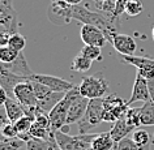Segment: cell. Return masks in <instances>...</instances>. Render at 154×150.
I'll return each mask as SVG.
<instances>
[{"label":"cell","instance_id":"6da1fadb","mask_svg":"<svg viewBox=\"0 0 154 150\" xmlns=\"http://www.w3.org/2000/svg\"><path fill=\"white\" fill-rule=\"evenodd\" d=\"M52 133L56 144L61 150H93L91 142L97 136V133H84L71 136L61 130H54Z\"/></svg>","mask_w":154,"mask_h":150},{"label":"cell","instance_id":"7a4b0ae2","mask_svg":"<svg viewBox=\"0 0 154 150\" xmlns=\"http://www.w3.org/2000/svg\"><path fill=\"white\" fill-rule=\"evenodd\" d=\"M80 94L88 99L103 98L109 91V82L103 72H97L91 76L84 77L79 85Z\"/></svg>","mask_w":154,"mask_h":150},{"label":"cell","instance_id":"3957f363","mask_svg":"<svg viewBox=\"0 0 154 150\" xmlns=\"http://www.w3.org/2000/svg\"><path fill=\"white\" fill-rule=\"evenodd\" d=\"M79 94H80L79 86H75L72 90H69L68 93L65 94V97L61 99L51 111H50L48 118H50V121H51V130L52 132L54 130H60L64 125H68L67 124V116H68L69 107H71L72 101Z\"/></svg>","mask_w":154,"mask_h":150},{"label":"cell","instance_id":"277c9868","mask_svg":"<svg viewBox=\"0 0 154 150\" xmlns=\"http://www.w3.org/2000/svg\"><path fill=\"white\" fill-rule=\"evenodd\" d=\"M103 111H105L103 98L90 99L84 118L77 123V125H79V134L89 133L94 127L101 124L103 121Z\"/></svg>","mask_w":154,"mask_h":150},{"label":"cell","instance_id":"5b68a950","mask_svg":"<svg viewBox=\"0 0 154 150\" xmlns=\"http://www.w3.org/2000/svg\"><path fill=\"white\" fill-rule=\"evenodd\" d=\"M17 33V12L12 0H0V32Z\"/></svg>","mask_w":154,"mask_h":150},{"label":"cell","instance_id":"8992f818","mask_svg":"<svg viewBox=\"0 0 154 150\" xmlns=\"http://www.w3.org/2000/svg\"><path fill=\"white\" fill-rule=\"evenodd\" d=\"M73 5H69L64 0H51L48 8V18L56 25H65L72 20Z\"/></svg>","mask_w":154,"mask_h":150},{"label":"cell","instance_id":"52a82bcc","mask_svg":"<svg viewBox=\"0 0 154 150\" xmlns=\"http://www.w3.org/2000/svg\"><path fill=\"white\" fill-rule=\"evenodd\" d=\"M29 81L41 82L43 85L48 86L52 91H57V93H68L69 90H72L75 87V85L72 82L67 81V80H63L51 75H41V73H33L29 77Z\"/></svg>","mask_w":154,"mask_h":150},{"label":"cell","instance_id":"ba28073f","mask_svg":"<svg viewBox=\"0 0 154 150\" xmlns=\"http://www.w3.org/2000/svg\"><path fill=\"white\" fill-rule=\"evenodd\" d=\"M122 61L127 64H131L137 68V73L144 77L145 80H153L154 78V59L150 57H142V56H134V55H120Z\"/></svg>","mask_w":154,"mask_h":150},{"label":"cell","instance_id":"9c48e42d","mask_svg":"<svg viewBox=\"0 0 154 150\" xmlns=\"http://www.w3.org/2000/svg\"><path fill=\"white\" fill-rule=\"evenodd\" d=\"M13 98L18 101L24 107H34L38 106V99L34 93L33 85L30 81H25L16 85L13 90Z\"/></svg>","mask_w":154,"mask_h":150},{"label":"cell","instance_id":"30bf717a","mask_svg":"<svg viewBox=\"0 0 154 150\" xmlns=\"http://www.w3.org/2000/svg\"><path fill=\"white\" fill-rule=\"evenodd\" d=\"M81 39L88 46H97V47H103L107 43V38L105 33L99 28L93 25H82L81 32H80Z\"/></svg>","mask_w":154,"mask_h":150},{"label":"cell","instance_id":"8fae6325","mask_svg":"<svg viewBox=\"0 0 154 150\" xmlns=\"http://www.w3.org/2000/svg\"><path fill=\"white\" fill-rule=\"evenodd\" d=\"M89 102H90V99L82 97L81 94H79L75 99H73L72 103H71V107H69V111H68V116H67V124L68 125L79 123L81 120L86 112Z\"/></svg>","mask_w":154,"mask_h":150},{"label":"cell","instance_id":"7c38bea8","mask_svg":"<svg viewBox=\"0 0 154 150\" xmlns=\"http://www.w3.org/2000/svg\"><path fill=\"white\" fill-rule=\"evenodd\" d=\"M148 101H152V99H150L149 87H148V80L141 77V76L137 73L136 80H134V84H133L132 94H131L128 101H127V105L131 106L134 102H144L145 103Z\"/></svg>","mask_w":154,"mask_h":150},{"label":"cell","instance_id":"4fadbf2b","mask_svg":"<svg viewBox=\"0 0 154 150\" xmlns=\"http://www.w3.org/2000/svg\"><path fill=\"white\" fill-rule=\"evenodd\" d=\"M103 106H105V111L112 114L116 120L122 119L125 115L127 110H128V105H127V101H124L123 98L118 97L116 94H111L109 97L103 98Z\"/></svg>","mask_w":154,"mask_h":150},{"label":"cell","instance_id":"5bb4252c","mask_svg":"<svg viewBox=\"0 0 154 150\" xmlns=\"http://www.w3.org/2000/svg\"><path fill=\"white\" fill-rule=\"evenodd\" d=\"M111 44L114 46V48L120 54V55H134L136 52V48H137V44H136V41H134L133 37L128 35V34H120L118 33L114 37Z\"/></svg>","mask_w":154,"mask_h":150},{"label":"cell","instance_id":"9a60e30c","mask_svg":"<svg viewBox=\"0 0 154 150\" xmlns=\"http://www.w3.org/2000/svg\"><path fill=\"white\" fill-rule=\"evenodd\" d=\"M25 81H29V78L26 77H22V76H17L14 73L7 71V69L3 67V63H2V69H0V85L4 87V90L7 91L9 98H13V90L16 85L21 82H25Z\"/></svg>","mask_w":154,"mask_h":150},{"label":"cell","instance_id":"2e32d148","mask_svg":"<svg viewBox=\"0 0 154 150\" xmlns=\"http://www.w3.org/2000/svg\"><path fill=\"white\" fill-rule=\"evenodd\" d=\"M3 67H4L7 71L12 72V73H14V75H17V76L26 77V78H29L30 76L33 75V71L30 69L28 61H26V57H25V55L22 52L18 55V57L16 60L12 61V63H9V64L3 63Z\"/></svg>","mask_w":154,"mask_h":150},{"label":"cell","instance_id":"e0dca14e","mask_svg":"<svg viewBox=\"0 0 154 150\" xmlns=\"http://www.w3.org/2000/svg\"><path fill=\"white\" fill-rule=\"evenodd\" d=\"M4 110H5L7 118H8V120L11 123H16L18 119L25 116L24 106H22L18 101H16L14 98H9L8 97V99H7V102L4 105Z\"/></svg>","mask_w":154,"mask_h":150},{"label":"cell","instance_id":"ac0fdd59","mask_svg":"<svg viewBox=\"0 0 154 150\" xmlns=\"http://www.w3.org/2000/svg\"><path fill=\"white\" fill-rule=\"evenodd\" d=\"M133 130H134V128H132L131 125L127 124L125 119L122 118V119H119L116 123H114L112 128L110 130V134L115 142H119L128 136L129 132H133Z\"/></svg>","mask_w":154,"mask_h":150},{"label":"cell","instance_id":"d6986e66","mask_svg":"<svg viewBox=\"0 0 154 150\" xmlns=\"http://www.w3.org/2000/svg\"><path fill=\"white\" fill-rule=\"evenodd\" d=\"M65 94H67V93H57V91H52V93L48 94L46 98L38 101V107L41 109L42 112L50 114V111H51L54 107H55L57 103H59L61 99L65 97Z\"/></svg>","mask_w":154,"mask_h":150},{"label":"cell","instance_id":"ffe728a7","mask_svg":"<svg viewBox=\"0 0 154 150\" xmlns=\"http://www.w3.org/2000/svg\"><path fill=\"white\" fill-rule=\"evenodd\" d=\"M114 146H115V141L112 140L110 132L97 133V136L94 137L93 142H91L93 150H112Z\"/></svg>","mask_w":154,"mask_h":150},{"label":"cell","instance_id":"44dd1931","mask_svg":"<svg viewBox=\"0 0 154 150\" xmlns=\"http://www.w3.org/2000/svg\"><path fill=\"white\" fill-rule=\"evenodd\" d=\"M141 125L152 127L154 125V102L148 101L141 107Z\"/></svg>","mask_w":154,"mask_h":150},{"label":"cell","instance_id":"7402d4cb","mask_svg":"<svg viewBox=\"0 0 154 150\" xmlns=\"http://www.w3.org/2000/svg\"><path fill=\"white\" fill-rule=\"evenodd\" d=\"M140 115H141V107H128V110H127V112L123 118L125 119L127 124L134 129H137L141 125Z\"/></svg>","mask_w":154,"mask_h":150},{"label":"cell","instance_id":"603a6c76","mask_svg":"<svg viewBox=\"0 0 154 150\" xmlns=\"http://www.w3.org/2000/svg\"><path fill=\"white\" fill-rule=\"evenodd\" d=\"M91 63H93L91 60H89L85 56H82L81 54H79V55L75 56V59H73L71 69L72 71H76V72H81V73L88 72L91 68Z\"/></svg>","mask_w":154,"mask_h":150},{"label":"cell","instance_id":"cb8c5ba5","mask_svg":"<svg viewBox=\"0 0 154 150\" xmlns=\"http://www.w3.org/2000/svg\"><path fill=\"white\" fill-rule=\"evenodd\" d=\"M132 138L138 146H141V148H150V145H152L150 134L148 133V130H145V129H138V128L134 129Z\"/></svg>","mask_w":154,"mask_h":150},{"label":"cell","instance_id":"d4e9b609","mask_svg":"<svg viewBox=\"0 0 154 150\" xmlns=\"http://www.w3.org/2000/svg\"><path fill=\"white\" fill-rule=\"evenodd\" d=\"M112 150H152V149L141 148V146H138L136 142L133 141V138L125 137V138H123L122 141L115 142V146L112 148Z\"/></svg>","mask_w":154,"mask_h":150},{"label":"cell","instance_id":"484cf974","mask_svg":"<svg viewBox=\"0 0 154 150\" xmlns=\"http://www.w3.org/2000/svg\"><path fill=\"white\" fill-rule=\"evenodd\" d=\"M21 52L16 51L14 48L9 47V46H5V47H0V63L4 64H9L14 61L18 57Z\"/></svg>","mask_w":154,"mask_h":150},{"label":"cell","instance_id":"4316f807","mask_svg":"<svg viewBox=\"0 0 154 150\" xmlns=\"http://www.w3.org/2000/svg\"><path fill=\"white\" fill-rule=\"evenodd\" d=\"M82 56L88 57L89 60L94 61V60H101V47H97V46H88L85 44L84 47L81 48V51H80Z\"/></svg>","mask_w":154,"mask_h":150},{"label":"cell","instance_id":"83f0119b","mask_svg":"<svg viewBox=\"0 0 154 150\" xmlns=\"http://www.w3.org/2000/svg\"><path fill=\"white\" fill-rule=\"evenodd\" d=\"M142 11H144V5H142V3L140 0H129L125 5L124 12L129 17H136L140 13H142Z\"/></svg>","mask_w":154,"mask_h":150},{"label":"cell","instance_id":"f1b7e54d","mask_svg":"<svg viewBox=\"0 0 154 150\" xmlns=\"http://www.w3.org/2000/svg\"><path fill=\"white\" fill-rule=\"evenodd\" d=\"M26 46V38L22 35L20 33H13L12 35H11V39H9V47L14 48L16 51L18 52H22V50L25 48Z\"/></svg>","mask_w":154,"mask_h":150},{"label":"cell","instance_id":"f546056e","mask_svg":"<svg viewBox=\"0 0 154 150\" xmlns=\"http://www.w3.org/2000/svg\"><path fill=\"white\" fill-rule=\"evenodd\" d=\"M25 142L21 141L20 138H0V150H18L22 148Z\"/></svg>","mask_w":154,"mask_h":150},{"label":"cell","instance_id":"4dcf8cb0","mask_svg":"<svg viewBox=\"0 0 154 150\" xmlns=\"http://www.w3.org/2000/svg\"><path fill=\"white\" fill-rule=\"evenodd\" d=\"M18 136V132L16 129V125L14 123H5L3 125L2 130H0V138H5V140H9V138H17Z\"/></svg>","mask_w":154,"mask_h":150},{"label":"cell","instance_id":"1f68e13d","mask_svg":"<svg viewBox=\"0 0 154 150\" xmlns=\"http://www.w3.org/2000/svg\"><path fill=\"white\" fill-rule=\"evenodd\" d=\"M30 82H32V85H33L34 93H35V97H37L38 101H41V99L46 98L48 94H51V93H52V90L50 89L48 86L43 85V84L37 82V81H30Z\"/></svg>","mask_w":154,"mask_h":150},{"label":"cell","instance_id":"d6a6232c","mask_svg":"<svg viewBox=\"0 0 154 150\" xmlns=\"http://www.w3.org/2000/svg\"><path fill=\"white\" fill-rule=\"evenodd\" d=\"M14 125H16V129H17L18 134L29 133L30 128H32V125H33V120L28 116H22L21 119H18V120L14 123Z\"/></svg>","mask_w":154,"mask_h":150},{"label":"cell","instance_id":"836d02e7","mask_svg":"<svg viewBox=\"0 0 154 150\" xmlns=\"http://www.w3.org/2000/svg\"><path fill=\"white\" fill-rule=\"evenodd\" d=\"M26 150H50V145L47 140H38L32 138L26 142Z\"/></svg>","mask_w":154,"mask_h":150},{"label":"cell","instance_id":"e575fe53","mask_svg":"<svg viewBox=\"0 0 154 150\" xmlns=\"http://www.w3.org/2000/svg\"><path fill=\"white\" fill-rule=\"evenodd\" d=\"M13 33H9V32H0V47H5V46H9V39H11V35Z\"/></svg>","mask_w":154,"mask_h":150},{"label":"cell","instance_id":"d590c367","mask_svg":"<svg viewBox=\"0 0 154 150\" xmlns=\"http://www.w3.org/2000/svg\"><path fill=\"white\" fill-rule=\"evenodd\" d=\"M47 141H48V145H50V150H61L59 148V145L56 144L55 137H54V133L52 132H51V134H50V137L47 138Z\"/></svg>","mask_w":154,"mask_h":150},{"label":"cell","instance_id":"8d00e7d4","mask_svg":"<svg viewBox=\"0 0 154 150\" xmlns=\"http://www.w3.org/2000/svg\"><path fill=\"white\" fill-rule=\"evenodd\" d=\"M7 99H8V94H7V91L4 90V87L0 85V107H4Z\"/></svg>","mask_w":154,"mask_h":150},{"label":"cell","instance_id":"74e56055","mask_svg":"<svg viewBox=\"0 0 154 150\" xmlns=\"http://www.w3.org/2000/svg\"><path fill=\"white\" fill-rule=\"evenodd\" d=\"M8 118H7V114H5V110H3L2 107H0V130H2L3 125L5 124V123H8Z\"/></svg>","mask_w":154,"mask_h":150},{"label":"cell","instance_id":"f35d334b","mask_svg":"<svg viewBox=\"0 0 154 150\" xmlns=\"http://www.w3.org/2000/svg\"><path fill=\"white\" fill-rule=\"evenodd\" d=\"M148 87H149V93H150V99L154 102V78L148 81Z\"/></svg>","mask_w":154,"mask_h":150},{"label":"cell","instance_id":"ab89813d","mask_svg":"<svg viewBox=\"0 0 154 150\" xmlns=\"http://www.w3.org/2000/svg\"><path fill=\"white\" fill-rule=\"evenodd\" d=\"M64 2L67 3V4H69V5H80L82 0H64Z\"/></svg>","mask_w":154,"mask_h":150},{"label":"cell","instance_id":"60d3db41","mask_svg":"<svg viewBox=\"0 0 154 150\" xmlns=\"http://www.w3.org/2000/svg\"><path fill=\"white\" fill-rule=\"evenodd\" d=\"M152 37H153V41H154V28L152 29Z\"/></svg>","mask_w":154,"mask_h":150},{"label":"cell","instance_id":"b9f144b4","mask_svg":"<svg viewBox=\"0 0 154 150\" xmlns=\"http://www.w3.org/2000/svg\"><path fill=\"white\" fill-rule=\"evenodd\" d=\"M0 69H2V63H0Z\"/></svg>","mask_w":154,"mask_h":150}]
</instances>
